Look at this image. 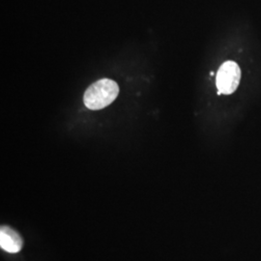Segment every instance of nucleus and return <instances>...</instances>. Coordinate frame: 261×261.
<instances>
[{
  "label": "nucleus",
  "mask_w": 261,
  "mask_h": 261,
  "mask_svg": "<svg viewBox=\"0 0 261 261\" xmlns=\"http://www.w3.org/2000/svg\"><path fill=\"white\" fill-rule=\"evenodd\" d=\"M119 94V86L115 82L103 79L91 84L85 91L84 103L92 111H99L107 108L116 99Z\"/></svg>",
  "instance_id": "1"
},
{
  "label": "nucleus",
  "mask_w": 261,
  "mask_h": 261,
  "mask_svg": "<svg viewBox=\"0 0 261 261\" xmlns=\"http://www.w3.org/2000/svg\"><path fill=\"white\" fill-rule=\"evenodd\" d=\"M241 80V70L238 64L234 61H226L220 67L216 84L219 89L218 94L233 93L237 89Z\"/></svg>",
  "instance_id": "2"
},
{
  "label": "nucleus",
  "mask_w": 261,
  "mask_h": 261,
  "mask_svg": "<svg viewBox=\"0 0 261 261\" xmlns=\"http://www.w3.org/2000/svg\"><path fill=\"white\" fill-rule=\"evenodd\" d=\"M23 240L19 232L12 227L3 225L0 228V247L9 253H18L21 251Z\"/></svg>",
  "instance_id": "3"
}]
</instances>
